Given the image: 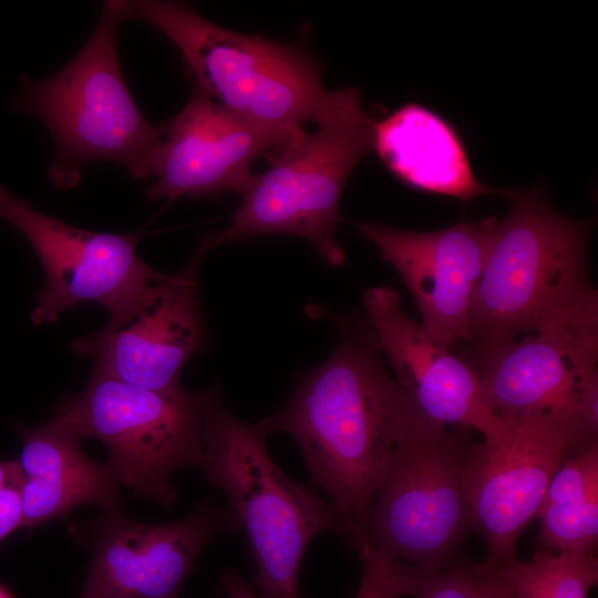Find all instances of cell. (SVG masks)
<instances>
[{
	"label": "cell",
	"mask_w": 598,
	"mask_h": 598,
	"mask_svg": "<svg viewBox=\"0 0 598 598\" xmlns=\"http://www.w3.org/2000/svg\"><path fill=\"white\" fill-rule=\"evenodd\" d=\"M22 476L16 460H0V543L22 527Z\"/></svg>",
	"instance_id": "cell-23"
},
{
	"label": "cell",
	"mask_w": 598,
	"mask_h": 598,
	"mask_svg": "<svg viewBox=\"0 0 598 598\" xmlns=\"http://www.w3.org/2000/svg\"><path fill=\"white\" fill-rule=\"evenodd\" d=\"M199 260L164 275L110 313L100 331L71 349L92 360L94 371L148 390L182 386L185 364L202 349L204 324L196 293Z\"/></svg>",
	"instance_id": "cell-12"
},
{
	"label": "cell",
	"mask_w": 598,
	"mask_h": 598,
	"mask_svg": "<svg viewBox=\"0 0 598 598\" xmlns=\"http://www.w3.org/2000/svg\"><path fill=\"white\" fill-rule=\"evenodd\" d=\"M128 19L159 30L181 52L189 82L230 113L292 138L328 111L333 91L299 43L239 33L178 1H124Z\"/></svg>",
	"instance_id": "cell-5"
},
{
	"label": "cell",
	"mask_w": 598,
	"mask_h": 598,
	"mask_svg": "<svg viewBox=\"0 0 598 598\" xmlns=\"http://www.w3.org/2000/svg\"><path fill=\"white\" fill-rule=\"evenodd\" d=\"M21 451L16 458L21 484L22 527H35L74 508L96 504L120 509L118 483L107 463H97L81 447V439L51 420L38 427L17 425Z\"/></svg>",
	"instance_id": "cell-18"
},
{
	"label": "cell",
	"mask_w": 598,
	"mask_h": 598,
	"mask_svg": "<svg viewBox=\"0 0 598 598\" xmlns=\"http://www.w3.org/2000/svg\"><path fill=\"white\" fill-rule=\"evenodd\" d=\"M373 150L386 169L413 190L462 203L501 193L476 178L457 128L419 103H405L373 121Z\"/></svg>",
	"instance_id": "cell-17"
},
{
	"label": "cell",
	"mask_w": 598,
	"mask_h": 598,
	"mask_svg": "<svg viewBox=\"0 0 598 598\" xmlns=\"http://www.w3.org/2000/svg\"><path fill=\"white\" fill-rule=\"evenodd\" d=\"M475 598H514L503 568L475 564Z\"/></svg>",
	"instance_id": "cell-24"
},
{
	"label": "cell",
	"mask_w": 598,
	"mask_h": 598,
	"mask_svg": "<svg viewBox=\"0 0 598 598\" xmlns=\"http://www.w3.org/2000/svg\"><path fill=\"white\" fill-rule=\"evenodd\" d=\"M0 218L22 234L44 271V286L30 313L33 324L58 320L83 302L112 313L164 274L140 258L142 231L99 233L45 215L0 185Z\"/></svg>",
	"instance_id": "cell-10"
},
{
	"label": "cell",
	"mask_w": 598,
	"mask_h": 598,
	"mask_svg": "<svg viewBox=\"0 0 598 598\" xmlns=\"http://www.w3.org/2000/svg\"><path fill=\"white\" fill-rule=\"evenodd\" d=\"M268 432L224 405L219 386L200 391L199 467L224 492L256 563L261 598H300L299 574L310 542L333 532L349 545L352 529L330 501L285 474L267 448Z\"/></svg>",
	"instance_id": "cell-2"
},
{
	"label": "cell",
	"mask_w": 598,
	"mask_h": 598,
	"mask_svg": "<svg viewBox=\"0 0 598 598\" xmlns=\"http://www.w3.org/2000/svg\"><path fill=\"white\" fill-rule=\"evenodd\" d=\"M317 124L254 174L230 224L203 235L194 255L203 258L217 246L254 236L285 235L308 240L330 266L344 264L337 240L339 204L348 178L373 148V121L359 87L347 86L333 91Z\"/></svg>",
	"instance_id": "cell-6"
},
{
	"label": "cell",
	"mask_w": 598,
	"mask_h": 598,
	"mask_svg": "<svg viewBox=\"0 0 598 598\" xmlns=\"http://www.w3.org/2000/svg\"><path fill=\"white\" fill-rule=\"evenodd\" d=\"M497 221L495 216L463 220L435 231L403 230L374 221L354 226L402 278L416 302L423 330L452 350L471 343V301Z\"/></svg>",
	"instance_id": "cell-14"
},
{
	"label": "cell",
	"mask_w": 598,
	"mask_h": 598,
	"mask_svg": "<svg viewBox=\"0 0 598 598\" xmlns=\"http://www.w3.org/2000/svg\"><path fill=\"white\" fill-rule=\"evenodd\" d=\"M221 585L227 598H261L233 570H226L221 575Z\"/></svg>",
	"instance_id": "cell-25"
},
{
	"label": "cell",
	"mask_w": 598,
	"mask_h": 598,
	"mask_svg": "<svg viewBox=\"0 0 598 598\" xmlns=\"http://www.w3.org/2000/svg\"><path fill=\"white\" fill-rule=\"evenodd\" d=\"M505 421L512 425L505 445L487 452L481 442L467 476L475 528L487 544L484 563L499 568L518 558L519 537L537 518L548 484L561 462L591 444L578 431L553 417Z\"/></svg>",
	"instance_id": "cell-13"
},
{
	"label": "cell",
	"mask_w": 598,
	"mask_h": 598,
	"mask_svg": "<svg viewBox=\"0 0 598 598\" xmlns=\"http://www.w3.org/2000/svg\"><path fill=\"white\" fill-rule=\"evenodd\" d=\"M503 574L514 598H588L598 582V558L538 549L528 561L507 564Z\"/></svg>",
	"instance_id": "cell-20"
},
{
	"label": "cell",
	"mask_w": 598,
	"mask_h": 598,
	"mask_svg": "<svg viewBox=\"0 0 598 598\" xmlns=\"http://www.w3.org/2000/svg\"><path fill=\"white\" fill-rule=\"evenodd\" d=\"M238 530L230 507L209 501L171 523L136 522L118 509L73 524L70 532L92 553L79 598H176L208 542Z\"/></svg>",
	"instance_id": "cell-11"
},
{
	"label": "cell",
	"mask_w": 598,
	"mask_h": 598,
	"mask_svg": "<svg viewBox=\"0 0 598 598\" xmlns=\"http://www.w3.org/2000/svg\"><path fill=\"white\" fill-rule=\"evenodd\" d=\"M537 543L556 553H596L598 542V442L567 456L542 502Z\"/></svg>",
	"instance_id": "cell-19"
},
{
	"label": "cell",
	"mask_w": 598,
	"mask_h": 598,
	"mask_svg": "<svg viewBox=\"0 0 598 598\" xmlns=\"http://www.w3.org/2000/svg\"><path fill=\"white\" fill-rule=\"evenodd\" d=\"M51 421L81 440H101L117 483L166 507L178 499L173 473L202 462L200 391L148 390L93 371Z\"/></svg>",
	"instance_id": "cell-8"
},
{
	"label": "cell",
	"mask_w": 598,
	"mask_h": 598,
	"mask_svg": "<svg viewBox=\"0 0 598 598\" xmlns=\"http://www.w3.org/2000/svg\"><path fill=\"white\" fill-rule=\"evenodd\" d=\"M0 598H11V596L0 587Z\"/></svg>",
	"instance_id": "cell-26"
},
{
	"label": "cell",
	"mask_w": 598,
	"mask_h": 598,
	"mask_svg": "<svg viewBox=\"0 0 598 598\" xmlns=\"http://www.w3.org/2000/svg\"><path fill=\"white\" fill-rule=\"evenodd\" d=\"M318 316L339 328L333 353L301 374L288 403L260 423L297 442L312 482L351 526L353 548L394 447L427 417L385 370L369 322Z\"/></svg>",
	"instance_id": "cell-1"
},
{
	"label": "cell",
	"mask_w": 598,
	"mask_h": 598,
	"mask_svg": "<svg viewBox=\"0 0 598 598\" xmlns=\"http://www.w3.org/2000/svg\"><path fill=\"white\" fill-rule=\"evenodd\" d=\"M501 194L511 209L497 221L468 313L470 346L476 349L598 306L587 275L592 221L559 214L540 185Z\"/></svg>",
	"instance_id": "cell-3"
},
{
	"label": "cell",
	"mask_w": 598,
	"mask_h": 598,
	"mask_svg": "<svg viewBox=\"0 0 598 598\" xmlns=\"http://www.w3.org/2000/svg\"><path fill=\"white\" fill-rule=\"evenodd\" d=\"M358 554L363 563V571L354 598L414 597L427 573L367 549Z\"/></svg>",
	"instance_id": "cell-21"
},
{
	"label": "cell",
	"mask_w": 598,
	"mask_h": 598,
	"mask_svg": "<svg viewBox=\"0 0 598 598\" xmlns=\"http://www.w3.org/2000/svg\"><path fill=\"white\" fill-rule=\"evenodd\" d=\"M470 351L464 361L498 416H548L597 441L598 308L557 319L520 341Z\"/></svg>",
	"instance_id": "cell-9"
},
{
	"label": "cell",
	"mask_w": 598,
	"mask_h": 598,
	"mask_svg": "<svg viewBox=\"0 0 598 598\" xmlns=\"http://www.w3.org/2000/svg\"><path fill=\"white\" fill-rule=\"evenodd\" d=\"M127 20L123 0L104 1L100 20L85 44L56 73L21 78L16 111L38 117L55 151L49 177L58 189L74 188L84 164H122L135 178L154 176L165 123L148 121L122 72L117 35Z\"/></svg>",
	"instance_id": "cell-4"
},
{
	"label": "cell",
	"mask_w": 598,
	"mask_h": 598,
	"mask_svg": "<svg viewBox=\"0 0 598 598\" xmlns=\"http://www.w3.org/2000/svg\"><path fill=\"white\" fill-rule=\"evenodd\" d=\"M190 84L188 102L165 122L156 179L147 189L151 200L243 194L254 163L272 161L297 140L230 113Z\"/></svg>",
	"instance_id": "cell-15"
},
{
	"label": "cell",
	"mask_w": 598,
	"mask_h": 598,
	"mask_svg": "<svg viewBox=\"0 0 598 598\" xmlns=\"http://www.w3.org/2000/svg\"><path fill=\"white\" fill-rule=\"evenodd\" d=\"M465 430L424 419L394 447L354 550L424 571L454 563L461 544L476 530L467 476L480 443Z\"/></svg>",
	"instance_id": "cell-7"
},
{
	"label": "cell",
	"mask_w": 598,
	"mask_h": 598,
	"mask_svg": "<svg viewBox=\"0 0 598 598\" xmlns=\"http://www.w3.org/2000/svg\"><path fill=\"white\" fill-rule=\"evenodd\" d=\"M362 302L395 380L432 422L477 431L487 452L505 445L511 422L489 404L473 369L434 342L403 310L391 287L368 289Z\"/></svg>",
	"instance_id": "cell-16"
},
{
	"label": "cell",
	"mask_w": 598,
	"mask_h": 598,
	"mask_svg": "<svg viewBox=\"0 0 598 598\" xmlns=\"http://www.w3.org/2000/svg\"><path fill=\"white\" fill-rule=\"evenodd\" d=\"M475 564L456 561L450 567L427 571L414 598H475Z\"/></svg>",
	"instance_id": "cell-22"
}]
</instances>
